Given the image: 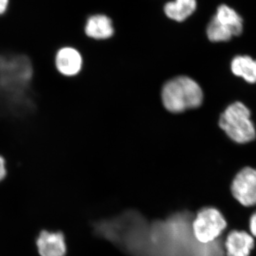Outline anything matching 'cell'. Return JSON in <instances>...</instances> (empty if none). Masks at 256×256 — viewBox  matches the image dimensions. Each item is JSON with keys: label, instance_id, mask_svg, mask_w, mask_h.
<instances>
[{"label": "cell", "instance_id": "cell-1", "mask_svg": "<svg viewBox=\"0 0 256 256\" xmlns=\"http://www.w3.org/2000/svg\"><path fill=\"white\" fill-rule=\"evenodd\" d=\"M34 75L33 64L24 54H0V89L8 95L22 94Z\"/></svg>", "mask_w": 256, "mask_h": 256}, {"label": "cell", "instance_id": "cell-2", "mask_svg": "<svg viewBox=\"0 0 256 256\" xmlns=\"http://www.w3.org/2000/svg\"><path fill=\"white\" fill-rule=\"evenodd\" d=\"M201 87L193 79L176 77L166 82L162 92L165 108L174 114L200 107L203 102Z\"/></svg>", "mask_w": 256, "mask_h": 256}, {"label": "cell", "instance_id": "cell-3", "mask_svg": "<svg viewBox=\"0 0 256 256\" xmlns=\"http://www.w3.org/2000/svg\"><path fill=\"white\" fill-rule=\"evenodd\" d=\"M220 126L234 142L244 144L256 138L250 110L242 102H234L224 110L220 117Z\"/></svg>", "mask_w": 256, "mask_h": 256}, {"label": "cell", "instance_id": "cell-4", "mask_svg": "<svg viewBox=\"0 0 256 256\" xmlns=\"http://www.w3.org/2000/svg\"><path fill=\"white\" fill-rule=\"evenodd\" d=\"M242 16L235 10L227 5H220L207 26V36L210 42H228L232 37L242 34Z\"/></svg>", "mask_w": 256, "mask_h": 256}, {"label": "cell", "instance_id": "cell-5", "mask_svg": "<svg viewBox=\"0 0 256 256\" xmlns=\"http://www.w3.org/2000/svg\"><path fill=\"white\" fill-rule=\"evenodd\" d=\"M227 225V220L220 210L207 207L200 210L194 220V235L202 244H210L222 235Z\"/></svg>", "mask_w": 256, "mask_h": 256}, {"label": "cell", "instance_id": "cell-6", "mask_svg": "<svg viewBox=\"0 0 256 256\" xmlns=\"http://www.w3.org/2000/svg\"><path fill=\"white\" fill-rule=\"evenodd\" d=\"M234 198L242 206H256V170L244 168L236 175L232 186Z\"/></svg>", "mask_w": 256, "mask_h": 256}, {"label": "cell", "instance_id": "cell-7", "mask_svg": "<svg viewBox=\"0 0 256 256\" xmlns=\"http://www.w3.org/2000/svg\"><path fill=\"white\" fill-rule=\"evenodd\" d=\"M255 245L254 237L242 230L230 232L224 242L226 256H250Z\"/></svg>", "mask_w": 256, "mask_h": 256}, {"label": "cell", "instance_id": "cell-8", "mask_svg": "<svg viewBox=\"0 0 256 256\" xmlns=\"http://www.w3.org/2000/svg\"><path fill=\"white\" fill-rule=\"evenodd\" d=\"M82 64V55L72 47H64L57 52L55 66L64 76L72 77L80 72Z\"/></svg>", "mask_w": 256, "mask_h": 256}, {"label": "cell", "instance_id": "cell-9", "mask_svg": "<svg viewBox=\"0 0 256 256\" xmlns=\"http://www.w3.org/2000/svg\"><path fill=\"white\" fill-rule=\"evenodd\" d=\"M37 247L41 256H64L66 252L63 234L44 230L37 239Z\"/></svg>", "mask_w": 256, "mask_h": 256}, {"label": "cell", "instance_id": "cell-10", "mask_svg": "<svg viewBox=\"0 0 256 256\" xmlns=\"http://www.w3.org/2000/svg\"><path fill=\"white\" fill-rule=\"evenodd\" d=\"M87 36L96 40H106L114 35V28L110 18L97 14L88 20L85 28Z\"/></svg>", "mask_w": 256, "mask_h": 256}, {"label": "cell", "instance_id": "cell-11", "mask_svg": "<svg viewBox=\"0 0 256 256\" xmlns=\"http://www.w3.org/2000/svg\"><path fill=\"white\" fill-rule=\"evenodd\" d=\"M196 8V0H175L165 4L164 12L168 18L181 22L191 16Z\"/></svg>", "mask_w": 256, "mask_h": 256}, {"label": "cell", "instance_id": "cell-12", "mask_svg": "<svg viewBox=\"0 0 256 256\" xmlns=\"http://www.w3.org/2000/svg\"><path fill=\"white\" fill-rule=\"evenodd\" d=\"M234 75L242 77L250 84L256 82V60L248 56H238L230 65Z\"/></svg>", "mask_w": 256, "mask_h": 256}, {"label": "cell", "instance_id": "cell-13", "mask_svg": "<svg viewBox=\"0 0 256 256\" xmlns=\"http://www.w3.org/2000/svg\"><path fill=\"white\" fill-rule=\"evenodd\" d=\"M6 160L4 156L0 154V182L4 180L8 174V169H6Z\"/></svg>", "mask_w": 256, "mask_h": 256}, {"label": "cell", "instance_id": "cell-14", "mask_svg": "<svg viewBox=\"0 0 256 256\" xmlns=\"http://www.w3.org/2000/svg\"><path fill=\"white\" fill-rule=\"evenodd\" d=\"M248 227L250 233L256 238V210L252 214L249 218Z\"/></svg>", "mask_w": 256, "mask_h": 256}, {"label": "cell", "instance_id": "cell-15", "mask_svg": "<svg viewBox=\"0 0 256 256\" xmlns=\"http://www.w3.org/2000/svg\"><path fill=\"white\" fill-rule=\"evenodd\" d=\"M9 0H0V14H2L8 9Z\"/></svg>", "mask_w": 256, "mask_h": 256}]
</instances>
